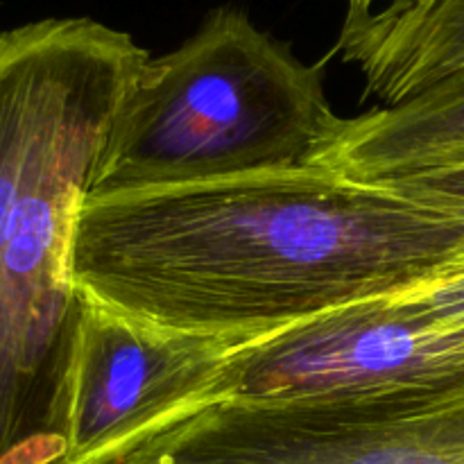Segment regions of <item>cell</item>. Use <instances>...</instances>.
Returning a JSON list of instances; mask_svg holds the SVG:
<instances>
[{"label":"cell","mask_w":464,"mask_h":464,"mask_svg":"<svg viewBox=\"0 0 464 464\" xmlns=\"http://www.w3.org/2000/svg\"><path fill=\"white\" fill-rule=\"evenodd\" d=\"M456 383H464V324H440L385 297L240 344L199 408L338 401Z\"/></svg>","instance_id":"obj_4"},{"label":"cell","mask_w":464,"mask_h":464,"mask_svg":"<svg viewBox=\"0 0 464 464\" xmlns=\"http://www.w3.org/2000/svg\"><path fill=\"white\" fill-rule=\"evenodd\" d=\"M399 299L412 313L440 324H464V258L444 276Z\"/></svg>","instance_id":"obj_9"},{"label":"cell","mask_w":464,"mask_h":464,"mask_svg":"<svg viewBox=\"0 0 464 464\" xmlns=\"http://www.w3.org/2000/svg\"><path fill=\"white\" fill-rule=\"evenodd\" d=\"M464 159V89L343 118L322 166L353 179L385 181Z\"/></svg>","instance_id":"obj_7"},{"label":"cell","mask_w":464,"mask_h":464,"mask_svg":"<svg viewBox=\"0 0 464 464\" xmlns=\"http://www.w3.org/2000/svg\"><path fill=\"white\" fill-rule=\"evenodd\" d=\"M464 258V216L326 166L84 198L80 293L157 329L256 340Z\"/></svg>","instance_id":"obj_1"},{"label":"cell","mask_w":464,"mask_h":464,"mask_svg":"<svg viewBox=\"0 0 464 464\" xmlns=\"http://www.w3.org/2000/svg\"><path fill=\"white\" fill-rule=\"evenodd\" d=\"M148 59L86 16L0 32V464H72V220Z\"/></svg>","instance_id":"obj_2"},{"label":"cell","mask_w":464,"mask_h":464,"mask_svg":"<svg viewBox=\"0 0 464 464\" xmlns=\"http://www.w3.org/2000/svg\"><path fill=\"white\" fill-rule=\"evenodd\" d=\"M406 3L408 0H347V12H344L343 30H340L338 41L358 34V32L365 30L372 23L394 16L397 12H401Z\"/></svg>","instance_id":"obj_10"},{"label":"cell","mask_w":464,"mask_h":464,"mask_svg":"<svg viewBox=\"0 0 464 464\" xmlns=\"http://www.w3.org/2000/svg\"><path fill=\"white\" fill-rule=\"evenodd\" d=\"M379 184L390 186L399 193L420 202L447 208L464 216V159L449 166L429 168V170L411 172V175L385 179Z\"/></svg>","instance_id":"obj_8"},{"label":"cell","mask_w":464,"mask_h":464,"mask_svg":"<svg viewBox=\"0 0 464 464\" xmlns=\"http://www.w3.org/2000/svg\"><path fill=\"white\" fill-rule=\"evenodd\" d=\"M340 122L320 63L306 66L245 9L225 5L179 48L145 62L84 198L320 166Z\"/></svg>","instance_id":"obj_3"},{"label":"cell","mask_w":464,"mask_h":464,"mask_svg":"<svg viewBox=\"0 0 464 464\" xmlns=\"http://www.w3.org/2000/svg\"><path fill=\"white\" fill-rule=\"evenodd\" d=\"M247 343L157 329L84 295L72 374V464L121 462L150 435L199 408L227 358Z\"/></svg>","instance_id":"obj_5"},{"label":"cell","mask_w":464,"mask_h":464,"mask_svg":"<svg viewBox=\"0 0 464 464\" xmlns=\"http://www.w3.org/2000/svg\"><path fill=\"white\" fill-rule=\"evenodd\" d=\"M343 62L361 68L365 98L397 107L429 93L464 89V0H433L335 44Z\"/></svg>","instance_id":"obj_6"},{"label":"cell","mask_w":464,"mask_h":464,"mask_svg":"<svg viewBox=\"0 0 464 464\" xmlns=\"http://www.w3.org/2000/svg\"><path fill=\"white\" fill-rule=\"evenodd\" d=\"M430 3H433V0H408V3L403 5L401 12H397L394 16H390V18H399V16H406V14H415V12H420V9L429 7ZM390 18H383V21H390ZM383 21H376V23H383ZM376 23H372V25H376ZM367 27H370V25H367ZM367 27H365V30H367ZM353 36H356V34H353ZM349 39H352V36H349Z\"/></svg>","instance_id":"obj_11"}]
</instances>
